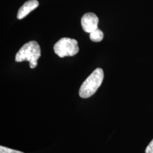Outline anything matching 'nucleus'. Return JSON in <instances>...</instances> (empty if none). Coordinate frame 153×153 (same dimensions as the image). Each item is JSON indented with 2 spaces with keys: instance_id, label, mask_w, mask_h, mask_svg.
<instances>
[{
  "instance_id": "obj_8",
  "label": "nucleus",
  "mask_w": 153,
  "mask_h": 153,
  "mask_svg": "<svg viewBox=\"0 0 153 153\" xmlns=\"http://www.w3.org/2000/svg\"><path fill=\"white\" fill-rule=\"evenodd\" d=\"M145 153H153V139L148 145L147 148L145 150Z\"/></svg>"
},
{
  "instance_id": "obj_1",
  "label": "nucleus",
  "mask_w": 153,
  "mask_h": 153,
  "mask_svg": "<svg viewBox=\"0 0 153 153\" xmlns=\"http://www.w3.org/2000/svg\"><path fill=\"white\" fill-rule=\"evenodd\" d=\"M41 56V49L38 43L35 41H30L24 44L16 56V62L27 61L30 67L35 68L38 65V60Z\"/></svg>"
},
{
  "instance_id": "obj_5",
  "label": "nucleus",
  "mask_w": 153,
  "mask_h": 153,
  "mask_svg": "<svg viewBox=\"0 0 153 153\" xmlns=\"http://www.w3.org/2000/svg\"><path fill=\"white\" fill-rule=\"evenodd\" d=\"M39 4L37 0H28L26 1L19 9L17 14V18L22 19L27 16L28 14L35 9Z\"/></svg>"
},
{
  "instance_id": "obj_7",
  "label": "nucleus",
  "mask_w": 153,
  "mask_h": 153,
  "mask_svg": "<svg viewBox=\"0 0 153 153\" xmlns=\"http://www.w3.org/2000/svg\"><path fill=\"white\" fill-rule=\"evenodd\" d=\"M0 153H24L20 151L16 150H13L11 149L4 147L2 146H0Z\"/></svg>"
},
{
  "instance_id": "obj_2",
  "label": "nucleus",
  "mask_w": 153,
  "mask_h": 153,
  "mask_svg": "<svg viewBox=\"0 0 153 153\" xmlns=\"http://www.w3.org/2000/svg\"><path fill=\"white\" fill-rule=\"evenodd\" d=\"M103 78V71L101 68L96 69L83 82L79 90L80 97L86 99L91 97L102 85Z\"/></svg>"
},
{
  "instance_id": "obj_4",
  "label": "nucleus",
  "mask_w": 153,
  "mask_h": 153,
  "mask_svg": "<svg viewBox=\"0 0 153 153\" xmlns=\"http://www.w3.org/2000/svg\"><path fill=\"white\" fill-rule=\"evenodd\" d=\"M98 23V17L93 13H87L81 18L82 28L86 33H92L97 29Z\"/></svg>"
},
{
  "instance_id": "obj_3",
  "label": "nucleus",
  "mask_w": 153,
  "mask_h": 153,
  "mask_svg": "<svg viewBox=\"0 0 153 153\" xmlns=\"http://www.w3.org/2000/svg\"><path fill=\"white\" fill-rule=\"evenodd\" d=\"M55 53L60 57L73 56L79 52V47L76 40L68 38L60 39L54 45Z\"/></svg>"
},
{
  "instance_id": "obj_6",
  "label": "nucleus",
  "mask_w": 153,
  "mask_h": 153,
  "mask_svg": "<svg viewBox=\"0 0 153 153\" xmlns=\"http://www.w3.org/2000/svg\"><path fill=\"white\" fill-rule=\"evenodd\" d=\"M104 37L103 33L98 28L92 33H90V39L94 42H100Z\"/></svg>"
}]
</instances>
